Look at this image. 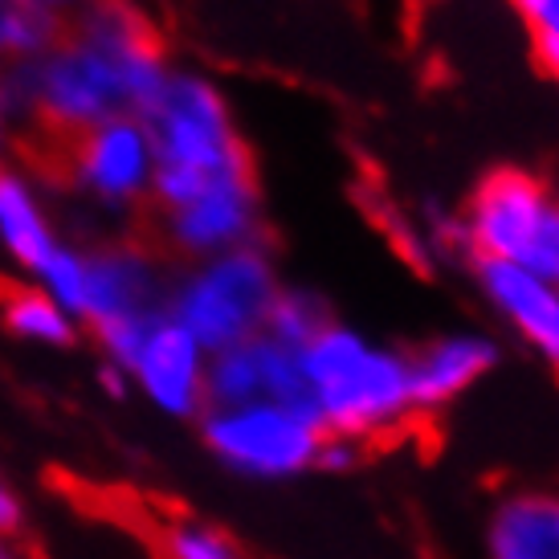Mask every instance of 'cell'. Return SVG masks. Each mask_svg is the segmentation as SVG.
I'll list each match as a JSON object with an SVG mask.
<instances>
[{
	"instance_id": "6da1fadb",
	"label": "cell",
	"mask_w": 559,
	"mask_h": 559,
	"mask_svg": "<svg viewBox=\"0 0 559 559\" xmlns=\"http://www.w3.org/2000/svg\"><path fill=\"white\" fill-rule=\"evenodd\" d=\"M164 33L140 0H94L62 21L37 58L4 70L16 123L70 143L98 123L143 115L171 74Z\"/></svg>"
},
{
	"instance_id": "7a4b0ae2",
	"label": "cell",
	"mask_w": 559,
	"mask_h": 559,
	"mask_svg": "<svg viewBox=\"0 0 559 559\" xmlns=\"http://www.w3.org/2000/svg\"><path fill=\"white\" fill-rule=\"evenodd\" d=\"M302 392L307 408L326 437L340 441H384L417 420L408 352L396 343L372 340L368 331L331 319L302 352Z\"/></svg>"
},
{
	"instance_id": "3957f363",
	"label": "cell",
	"mask_w": 559,
	"mask_h": 559,
	"mask_svg": "<svg viewBox=\"0 0 559 559\" xmlns=\"http://www.w3.org/2000/svg\"><path fill=\"white\" fill-rule=\"evenodd\" d=\"M156 152L152 209L168 213L197 192L241 171H258L237 110L217 79L192 66H171L159 94L140 115Z\"/></svg>"
},
{
	"instance_id": "277c9868",
	"label": "cell",
	"mask_w": 559,
	"mask_h": 559,
	"mask_svg": "<svg viewBox=\"0 0 559 559\" xmlns=\"http://www.w3.org/2000/svg\"><path fill=\"white\" fill-rule=\"evenodd\" d=\"M282 286L286 278H282L270 241H253V246L171 270L168 319L185 326L213 356L241 340L262 335Z\"/></svg>"
},
{
	"instance_id": "5b68a950",
	"label": "cell",
	"mask_w": 559,
	"mask_h": 559,
	"mask_svg": "<svg viewBox=\"0 0 559 559\" xmlns=\"http://www.w3.org/2000/svg\"><path fill=\"white\" fill-rule=\"evenodd\" d=\"M469 258L527 270L559 290V188L527 168H495L457 209Z\"/></svg>"
},
{
	"instance_id": "8992f818",
	"label": "cell",
	"mask_w": 559,
	"mask_h": 559,
	"mask_svg": "<svg viewBox=\"0 0 559 559\" xmlns=\"http://www.w3.org/2000/svg\"><path fill=\"white\" fill-rule=\"evenodd\" d=\"M171 265L159 246L135 237H110L86 246V290H82V331L98 343L103 364H131L143 335L168 314Z\"/></svg>"
},
{
	"instance_id": "52a82bcc",
	"label": "cell",
	"mask_w": 559,
	"mask_h": 559,
	"mask_svg": "<svg viewBox=\"0 0 559 559\" xmlns=\"http://www.w3.org/2000/svg\"><path fill=\"white\" fill-rule=\"evenodd\" d=\"M209 457L246 481H295L319 469L326 433L307 404H209L197 417Z\"/></svg>"
},
{
	"instance_id": "ba28073f",
	"label": "cell",
	"mask_w": 559,
	"mask_h": 559,
	"mask_svg": "<svg viewBox=\"0 0 559 559\" xmlns=\"http://www.w3.org/2000/svg\"><path fill=\"white\" fill-rule=\"evenodd\" d=\"M66 188L98 213L127 217L152 204L156 152L140 115H123L62 143Z\"/></svg>"
},
{
	"instance_id": "9c48e42d",
	"label": "cell",
	"mask_w": 559,
	"mask_h": 559,
	"mask_svg": "<svg viewBox=\"0 0 559 559\" xmlns=\"http://www.w3.org/2000/svg\"><path fill=\"white\" fill-rule=\"evenodd\" d=\"M159 249L176 262H201L265 241V201L258 171H241L197 192L192 201L156 213Z\"/></svg>"
},
{
	"instance_id": "30bf717a",
	"label": "cell",
	"mask_w": 559,
	"mask_h": 559,
	"mask_svg": "<svg viewBox=\"0 0 559 559\" xmlns=\"http://www.w3.org/2000/svg\"><path fill=\"white\" fill-rule=\"evenodd\" d=\"M131 392H140L156 413L192 420L209 408V352L168 314L159 319L127 364Z\"/></svg>"
},
{
	"instance_id": "8fae6325",
	"label": "cell",
	"mask_w": 559,
	"mask_h": 559,
	"mask_svg": "<svg viewBox=\"0 0 559 559\" xmlns=\"http://www.w3.org/2000/svg\"><path fill=\"white\" fill-rule=\"evenodd\" d=\"M502 364V343L486 326H450L408 347V384L417 417L445 413Z\"/></svg>"
},
{
	"instance_id": "7c38bea8",
	"label": "cell",
	"mask_w": 559,
	"mask_h": 559,
	"mask_svg": "<svg viewBox=\"0 0 559 559\" xmlns=\"http://www.w3.org/2000/svg\"><path fill=\"white\" fill-rule=\"evenodd\" d=\"M307 404L298 352L270 335L241 340L209 356V404Z\"/></svg>"
},
{
	"instance_id": "4fadbf2b",
	"label": "cell",
	"mask_w": 559,
	"mask_h": 559,
	"mask_svg": "<svg viewBox=\"0 0 559 559\" xmlns=\"http://www.w3.org/2000/svg\"><path fill=\"white\" fill-rule=\"evenodd\" d=\"M469 282L478 290L481 307L495 314L502 331L527 347L531 356H544L547 340L559 319V290L535 278L527 270L490 258H469Z\"/></svg>"
},
{
	"instance_id": "5bb4252c",
	"label": "cell",
	"mask_w": 559,
	"mask_h": 559,
	"mask_svg": "<svg viewBox=\"0 0 559 559\" xmlns=\"http://www.w3.org/2000/svg\"><path fill=\"white\" fill-rule=\"evenodd\" d=\"M481 559H559V490H507L481 519Z\"/></svg>"
},
{
	"instance_id": "9a60e30c",
	"label": "cell",
	"mask_w": 559,
	"mask_h": 559,
	"mask_svg": "<svg viewBox=\"0 0 559 559\" xmlns=\"http://www.w3.org/2000/svg\"><path fill=\"white\" fill-rule=\"evenodd\" d=\"M66 237L53 225L49 213L46 188L37 180V171L21 168V164H4L0 168V253L33 278L37 265L46 262Z\"/></svg>"
},
{
	"instance_id": "2e32d148",
	"label": "cell",
	"mask_w": 559,
	"mask_h": 559,
	"mask_svg": "<svg viewBox=\"0 0 559 559\" xmlns=\"http://www.w3.org/2000/svg\"><path fill=\"white\" fill-rule=\"evenodd\" d=\"M0 326L25 347L66 352L82 335V323L70 311H62L53 298L33 282H4L0 286Z\"/></svg>"
},
{
	"instance_id": "e0dca14e",
	"label": "cell",
	"mask_w": 559,
	"mask_h": 559,
	"mask_svg": "<svg viewBox=\"0 0 559 559\" xmlns=\"http://www.w3.org/2000/svg\"><path fill=\"white\" fill-rule=\"evenodd\" d=\"M62 21L41 13L33 0H0V70L37 58L58 37Z\"/></svg>"
},
{
	"instance_id": "ac0fdd59",
	"label": "cell",
	"mask_w": 559,
	"mask_h": 559,
	"mask_svg": "<svg viewBox=\"0 0 559 559\" xmlns=\"http://www.w3.org/2000/svg\"><path fill=\"white\" fill-rule=\"evenodd\" d=\"M331 319H335L331 307L323 302V295H314L311 286H282L274 307H270V319H265V335L302 352Z\"/></svg>"
},
{
	"instance_id": "d6986e66",
	"label": "cell",
	"mask_w": 559,
	"mask_h": 559,
	"mask_svg": "<svg viewBox=\"0 0 559 559\" xmlns=\"http://www.w3.org/2000/svg\"><path fill=\"white\" fill-rule=\"evenodd\" d=\"M159 559H246L229 531L204 519H168L159 527Z\"/></svg>"
},
{
	"instance_id": "ffe728a7",
	"label": "cell",
	"mask_w": 559,
	"mask_h": 559,
	"mask_svg": "<svg viewBox=\"0 0 559 559\" xmlns=\"http://www.w3.org/2000/svg\"><path fill=\"white\" fill-rule=\"evenodd\" d=\"M33 286H41L62 311H70L79 319L82 311V290H86V246H74V241H62V246L49 253L46 262L37 265Z\"/></svg>"
},
{
	"instance_id": "44dd1931",
	"label": "cell",
	"mask_w": 559,
	"mask_h": 559,
	"mask_svg": "<svg viewBox=\"0 0 559 559\" xmlns=\"http://www.w3.org/2000/svg\"><path fill=\"white\" fill-rule=\"evenodd\" d=\"M519 21L527 25L531 46H556L559 49V0H507Z\"/></svg>"
},
{
	"instance_id": "7402d4cb",
	"label": "cell",
	"mask_w": 559,
	"mask_h": 559,
	"mask_svg": "<svg viewBox=\"0 0 559 559\" xmlns=\"http://www.w3.org/2000/svg\"><path fill=\"white\" fill-rule=\"evenodd\" d=\"M21 523H25V507H21L16 490L9 486V478L0 474V539H13Z\"/></svg>"
},
{
	"instance_id": "603a6c76",
	"label": "cell",
	"mask_w": 559,
	"mask_h": 559,
	"mask_svg": "<svg viewBox=\"0 0 559 559\" xmlns=\"http://www.w3.org/2000/svg\"><path fill=\"white\" fill-rule=\"evenodd\" d=\"M359 450H364V445H356V441H340V437H326L323 457H319V469L343 474V469H352L359 462Z\"/></svg>"
},
{
	"instance_id": "cb8c5ba5",
	"label": "cell",
	"mask_w": 559,
	"mask_h": 559,
	"mask_svg": "<svg viewBox=\"0 0 559 559\" xmlns=\"http://www.w3.org/2000/svg\"><path fill=\"white\" fill-rule=\"evenodd\" d=\"M13 140H16V115H13V103H9L4 70H0V168L13 164Z\"/></svg>"
},
{
	"instance_id": "d4e9b609",
	"label": "cell",
	"mask_w": 559,
	"mask_h": 559,
	"mask_svg": "<svg viewBox=\"0 0 559 559\" xmlns=\"http://www.w3.org/2000/svg\"><path fill=\"white\" fill-rule=\"evenodd\" d=\"M98 384H103V392H107L110 401H123L127 392H131V380H127V372L123 368H115V364H103V359H98Z\"/></svg>"
},
{
	"instance_id": "484cf974",
	"label": "cell",
	"mask_w": 559,
	"mask_h": 559,
	"mask_svg": "<svg viewBox=\"0 0 559 559\" xmlns=\"http://www.w3.org/2000/svg\"><path fill=\"white\" fill-rule=\"evenodd\" d=\"M41 13H49V16H58V21H70L74 13H82L86 4H94V0H33Z\"/></svg>"
},
{
	"instance_id": "4316f807",
	"label": "cell",
	"mask_w": 559,
	"mask_h": 559,
	"mask_svg": "<svg viewBox=\"0 0 559 559\" xmlns=\"http://www.w3.org/2000/svg\"><path fill=\"white\" fill-rule=\"evenodd\" d=\"M551 368V372L559 376V319H556V331H551V340H547V347H544V356H539Z\"/></svg>"
},
{
	"instance_id": "83f0119b",
	"label": "cell",
	"mask_w": 559,
	"mask_h": 559,
	"mask_svg": "<svg viewBox=\"0 0 559 559\" xmlns=\"http://www.w3.org/2000/svg\"><path fill=\"white\" fill-rule=\"evenodd\" d=\"M0 559H13V551H9V539H0Z\"/></svg>"
}]
</instances>
